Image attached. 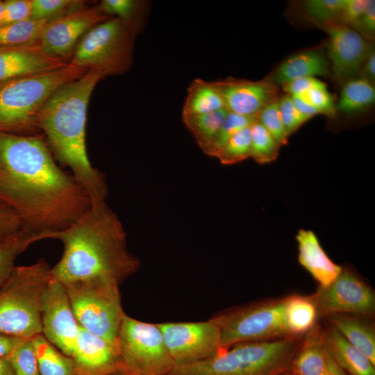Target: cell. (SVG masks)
Here are the masks:
<instances>
[{"label": "cell", "mask_w": 375, "mask_h": 375, "mask_svg": "<svg viewBox=\"0 0 375 375\" xmlns=\"http://www.w3.org/2000/svg\"><path fill=\"white\" fill-rule=\"evenodd\" d=\"M31 339L36 353L40 375H79L73 359L60 351L42 334Z\"/></svg>", "instance_id": "27"}, {"label": "cell", "mask_w": 375, "mask_h": 375, "mask_svg": "<svg viewBox=\"0 0 375 375\" xmlns=\"http://www.w3.org/2000/svg\"><path fill=\"white\" fill-rule=\"evenodd\" d=\"M251 157L259 164L269 163L278 156L281 147L256 119L251 126Z\"/></svg>", "instance_id": "32"}, {"label": "cell", "mask_w": 375, "mask_h": 375, "mask_svg": "<svg viewBox=\"0 0 375 375\" xmlns=\"http://www.w3.org/2000/svg\"><path fill=\"white\" fill-rule=\"evenodd\" d=\"M71 358L81 375H119L117 347L81 326Z\"/></svg>", "instance_id": "17"}, {"label": "cell", "mask_w": 375, "mask_h": 375, "mask_svg": "<svg viewBox=\"0 0 375 375\" xmlns=\"http://www.w3.org/2000/svg\"><path fill=\"white\" fill-rule=\"evenodd\" d=\"M375 101L374 85L364 78L348 80L342 88L336 110L353 114L366 110Z\"/></svg>", "instance_id": "28"}, {"label": "cell", "mask_w": 375, "mask_h": 375, "mask_svg": "<svg viewBox=\"0 0 375 375\" xmlns=\"http://www.w3.org/2000/svg\"><path fill=\"white\" fill-rule=\"evenodd\" d=\"M324 319L375 365L374 318L352 314H331Z\"/></svg>", "instance_id": "20"}, {"label": "cell", "mask_w": 375, "mask_h": 375, "mask_svg": "<svg viewBox=\"0 0 375 375\" xmlns=\"http://www.w3.org/2000/svg\"><path fill=\"white\" fill-rule=\"evenodd\" d=\"M0 199L41 240L69 227L91 208L87 192L57 165L39 134L0 132Z\"/></svg>", "instance_id": "1"}, {"label": "cell", "mask_w": 375, "mask_h": 375, "mask_svg": "<svg viewBox=\"0 0 375 375\" xmlns=\"http://www.w3.org/2000/svg\"><path fill=\"white\" fill-rule=\"evenodd\" d=\"M286 320L293 337L304 336L319 322L316 303L311 295L286 296Z\"/></svg>", "instance_id": "26"}, {"label": "cell", "mask_w": 375, "mask_h": 375, "mask_svg": "<svg viewBox=\"0 0 375 375\" xmlns=\"http://www.w3.org/2000/svg\"><path fill=\"white\" fill-rule=\"evenodd\" d=\"M135 38L119 18L110 17L83 36L69 63L106 76L124 74L133 65Z\"/></svg>", "instance_id": "9"}, {"label": "cell", "mask_w": 375, "mask_h": 375, "mask_svg": "<svg viewBox=\"0 0 375 375\" xmlns=\"http://www.w3.org/2000/svg\"><path fill=\"white\" fill-rule=\"evenodd\" d=\"M110 17H112L104 14L97 5L85 6L64 17L47 22L38 44L47 53L69 63L83 36Z\"/></svg>", "instance_id": "13"}, {"label": "cell", "mask_w": 375, "mask_h": 375, "mask_svg": "<svg viewBox=\"0 0 375 375\" xmlns=\"http://www.w3.org/2000/svg\"><path fill=\"white\" fill-rule=\"evenodd\" d=\"M97 6L104 14L119 18L135 37L143 31L150 8L144 0H102Z\"/></svg>", "instance_id": "25"}, {"label": "cell", "mask_w": 375, "mask_h": 375, "mask_svg": "<svg viewBox=\"0 0 375 375\" xmlns=\"http://www.w3.org/2000/svg\"><path fill=\"white\" fill-rule=\"evenodd\" d=\"M213 83L225 109L243 116L257 117L265 106L278 98V88L269 78L253 81L228 78Z\"/></svg>", "instance_id": "16"}, {"label": "cell", "mask_w": 375, "mask_h": 375, "mask_svg": "<svg viewBox=\"0 0 375 375\" xmlns=\"http://www.w3.org/2000/svg\"><path fill=\"white\" fill-rule=\"evenodd\" d=\"M47 21L29 19L0 26V49L38 43Z\"/></svg>", "instance_id": "29"}, {"label": "cell", "mask_w": 375, "mask_h": 375, "mask_svg": "<svg viewBox=\"0 0 375 375\" xmlns=\"http://www.w3.org/2000/svg\"><path fill=\"white\" fill-rule=\"evenodd\" d=\"M303 338L240 343L210 358L174 366L167 375H279L290 371Z\"/></svg>", "instance_id": "5"}, {"label": "cell", "mask_w": 375, "mask_h": 375, "mask_svg": "<svg viewBox=\"0 0 375 375\" xmlns=\"http://www.w3.org/2000/svg\"><path fill=\"white\" fill-rule=\"evenodd\" d=\"M69 62L44 52L38 43L0 49V83L62 68Z\"/></svg>", "instance_id": "18"}, {"label": "cell", "mask_w": 375, "mask_h": 375, "mask_svg": "<svg viewBox=\"0 0 375 375\" xmlns=\"http://www.w3.org/2000/svg\"><path fill=\"white\" fill-rule=\"evenodd\" d=\"M278 105L281 119L289 136L310 119L297 109L288 94L278 98Z\"/></svg>", "instance_id": "39"}, {"label": "cell", "mask_w": 375, "mask_h": 375, "mask_svg": "<svg viewBox=\"0 0 375 375\" xmlns=\"http://www.w3.org/2000/svg\"><path fill=\"white\" fill-rule=\"evenodd\" d=\"M369 0H345V3L337 22L352 26L364 13Z\"/></svg>", "instance_id": "43"}, {"label": "cell", "mask_w": 375, "mask_h": 375, "mask_svg": "<svg viewBox=\"0 0 375 375\" xmlns=\"http://www.w3.org/2000/svg\"><path fill=\"white\" fill-rule=\"evenodd\" d=\"M63 285L79 326L117 347L120 326L126 315L120 284L110 278H93Z\"/></svg>", "instance_id": "7"}, {"label": "cell", "mask_w": 375, "mask_h": 375, "mask_svg": "<svg viewBox=\"0 0 375 375\" xmlns=\"http://www.w3.org/2000/svg\"><path fill=\"white\" fill-rule=\"evenodd\" d=\"M6 24L31 19V0H5Z\"/></svg>", "instance_id": "42"}, {"label": "cell", "mask_w": 375, "mask_h": 375, "mask_svg": "<svg viewBox=\"0 0 375 375\" xmlns=\"http://www.w3.org/2000/svg\"><path fill=\"white\" fill-rule=\"evenodd\" d=\"M0 375H15V372L8 358H0Z\"/></svg>", "instance_id": "49"}, {"label": "cell", "mask_w": 375, "mask_h": 375, "mask_svg": "<svg viewBox=\"0 0 375 375\" xmlns=\"http://www.w3.org/2000/svg\"><path fill=\"white\" fill-rule=\"evenodd\" d=\"M322 326L326 347L345 375H375V365L361 351L327 322Z\"/></svg>", "instance_id": "21"}, {"label": "cell", "mask_w": 375, "mask_h": 375, "mask_svg": "<svg viewBox=\"0 0 375 375\" xmlns=\"http://www.w3.org/2000/svg\"><path fill=\"white\" fill-rule=\"evenodd\" d=\"M312 105L319 114L333 117L336 112V105L333 96L325 88H314L305 94L298 95Z\"/></svg>", "instance_id": "40"}, {"label": "cell", "mask_w": 375, "mask_h": 375, "mask_svg": "<svg viewBox=\"0 0 375 375\" xmlns=\"http://www.w3.org/2000/svg\"><path fill=\"white\" fill-rule=\"evenodd\" d=\"M322 319L331 314H352L374 318L375 293L360 276L342 267L335 279L326 287L318 286L311 294Z\"/></svg>", "instance_id": "12"}, {"label": "cell", "mask_w": 375, "mask_h": 375, "mask_svg": "<svg viewBox=\"0 0 375 375\" xmlns=\"http://www.w3.org/2000/svg\"><path fill=\"white\" fill-rule=\"evenodd\" d=\"M259 122L281 146L288 144L289 135L283 126L278 98L265 106L257 115Z\"/></svg>", "instance_id": "37"}, {"label": "cell", "mask_w": 375, "mask_h": 375, "mask_svg": "<svg viewBox=\"0 0 375 375\" xmlns=\"http://www.w3.org/2000/svg\"><path fill=\"white\" fill-rule=\"evenodd\" d=\"M119 375H167L174 363L157 324L125 315L117 339Z\"/></svg>", "instance_id": "10"}, {"label": "cell", "mask_w": 375, "mask_h": 375, "mask_svg": "<svg viewBox=\"0 0 375 375\" xmlns=\"http://www.w3.org/2000/svg\"><path fill=\"white\" fill-rule=\"evenodd\" d=\"M41 319L43 336L63 354L71 358L80 326L65 285L53 276L44 295Z\"/></svg>", "instance_id": "14"}, {"label": "cell", "mask_w": 375, "mask_h": 375, "mask_svg": "<svg viewBox=\"0 0 375 375\" xmlns=\"http://www.w3.org/2000/svg\"><path fill=\"white\" fill-rule=\"evenodd\" d=\"M251 126L239 131L226 142L216 157L222 164L233 165L251 157Z\"/></svg>", "instance_id": "34"}, {"label": "cell", "mask_w": 375, "mask_h": 375, "mask_svg": "<svg viewBox=\"0 0 375 375\" xmlns=\"http://www.w3.org/2000/svg\"><path fill=\"white\" fill-rule=\"evenodd\" d=\"M293 104L297 109L303 115L312 118L316 115H319V112L307 101L298 95H290Z\"/></svg>", "instance_id": "48"}, {"label": "cell", "mask_w": 375, "mask_h": 375, "mask_svg": "<svg viewBox=\"0 0 375 375\" xmlns=\"http://www.w3.org/2000/svg\"><path fill=\"white\" fill-rule=\"evenodd\" d=\"M31 19L51 21L76 11L85 6L82 0H31Z\"/></svg>", "instance_id": "33"}, {"label": "cell", "mask_w": 375, "mask_h": 375, "mask_svg": "<svg viewBox=\"0 0 375 375\" xmlns=\"http://www.w3.org/2000/svg\"><path fill=\"white\" fill-rule=\"evenodd\" d=\"M22 228V222L16 212L0 199V244Z\"/></svg>", "instance_id": "41"}, {"label": "cell", "mask_w": 375, "mask_h": 375, "mask_svg": "<svg viewBox=\"0 0 375 375\" xmlns=\"http://www.w3.org/2000/svg\"><path fill=\"white\" fill-rule=\"evenodd\" d=\"M362 67L364 75L362 78L367 79L373 84L375 80V52L372 47H371Z\"/></svg>", "instance_id": "47"}, {"label": "cell", "mask_w": 375, "mask_h": 375, "mask_svg": "<svg viewBox=\"0 0 375 375\" xmlns=\"http://www.w3.org/2000/svg\"><path fill=\"white\" fill-rule=\"evenodd\" d=\"M44 259L15 266L0 284V333L24 339L42 334V307L52 278Z\"/></svg>", "instance_id": "6"}, {"label": "cell", "mask_w": 375, "mask_h": 375, "mask_svg": "<svg viewBox=\"0 0 375 375\" xmlns=\"http://www.w3.org/2000/svg\"><path fill=\"white\" fill-rule=\"evenodd\" d=\"M225 108L222 98L213 82L196 78L188 89L182 119L205 115Z\"/></svg>", "instance_id": "24"}, {"label": "cell", "mask_w": 375, "mask_h": 375, "mask_svg": "<svg viewBox=\"0 0 375 375\" xmlns=\"http://www.w3.org/2000/svg\"><path fill=\"white\" fill-rule=\"evenodd\" d=\"M298 260L320 287L330 285L340 273L342 267L335 264L322 247L313 231L300 229L296 235Z\"/></svg>", "instance_id": "19"}, {"label": "cell", "mask_w": 375, "mask_h": 375, "mask_svg": "<svg viewBox=\"0 0 375 375\" xmlns=\"http://www.w3.org/2000/svg\"><path fill=\"white\" fill-rule=\"evenodd\" d=\"M329 74V63L320 50L295 53L283 60L268 78L277 86L303 77L325 76Z\"/></svg>", "instance_id": "23"}, {"label": "cell", "mask_w": 375, "mask_h": 375, "mask_svg": "<svg viewBox=\"0 0 375 375\" xmlns=\"http://www.w3.org/2000/svg\"><path fill=\"white\" fill-rule=\"evenodd\" d=\"M345 0H308L303 3L308 15L322 24L337 22Z\"/></svg>", "instance_id": "38"}, {"label": "cell", "mask_w": 375, "mask_h": 375, "mask_svg": "<svg viewBox=\"0 0 375 375\" xmlns=\"http://www.w3.org/2000/svg\"><path fill=\"white\" fill-rule=\"evenodd\" d=\"M279 375H294V374L290 371H287V372L280 374Z\"/></svg>", "instance_id": "51"}, {"label": "cell", "mask_w": 375, "mask_h": 375, "mask_svg": "<svg viewBox=\"0 0 375 375\" xmlns=\"http://www.w3.org/2000/svg\"><path fill=\"white\" fill-rule=\"evenodd\" d=\"M106 76L89 69L62 86L45 102L38 115V126L47 137L54 157L70 169L87 192L91 206L106 203L108 190L103 174L90 162L85 140L87 110L98 82Z\"/></svg>", "instance_id": "3"}, {"label": "cell", "mask_w": 375, "mask_h": 375, "mask_svg": "<svg viewBox=\"0 0 375 375\" xmlns=\"http://www.w3.org/2000/svg\"><path fill=\"white\" fill-rule=\"evenodd\" d=\"M157 325L174 366L202 361L224 350L219 328L211 319Z\"/></svg>", "instance_id": "11"}, {"label": "cell", "mask_w": 375, "mask_h": 375, "mask_svg": "<svg viewBox=\"0 0 375 375\" xmlns=\"http://www.w3.org/2000/svg\"><path fill=\"white\" fill-rule=\"evenodd\" d=\"M15 375H40L38 359L31 338L24 339L8 358Z\"/></svg>", "instance_id": "36"}, {"label": "cell", "mask_w": 375, "mask_h": 375, "mask_svg": "<svg viewBox=\"0 0 375 375\" xmlns=\"http://www.w3.org/2000/svg\"><path fill=\"white\" fill-rule=\"evenodd\" d=\"M289 95H301L314 88H325L327 85L316 77H303L282 85Z\"/></svg>", "instance_id": "44"}, {"label": "cell", "mask_w": 375, "mask_h": 375, "mask_svg": "<svg viewBox=\"0 0 375 375\" xmlns=\"http://www.w3.org/2000/svg\"><path fill=\"white\" fill-rule=\"evenodd\" d=\"M353 29L362 33L365 38H372L375 32V1L369 0L368 5L358 22L351 26Z\"/></svg>", "instance_id": "45"}, {"label": "cell", "mask_w": 375, "mask_h": 375, "mask_svg": "<svg viewBox=\"0 0 375 375\" xmlns=\"http://www.w3.org/2000/svg\"><path fill=\"white\" fill-rule=\"evenodd\" d=\"M49 238L63 245L61 258L51 268L52 276L62 284L93 278L121 284L140 266L128 250L122 222L106 203L91 206L72 225Z\"/></svg>", "instance_id": "2"}, {"label": "cell", "mask_w": 375, "mask_h": 375, "mask_svg": "<svg viewBox=\"0 0 375 375\" xmlns=\"http://www.w3.org/2000/svg\"><path fill=\"white\" fill-rule=\"evenodd\" d=\"M40 236L22 228L0 244V284L15 268L17 257L31 244L39 240Z\"/></svg>", "instance_id": "31"}, {"label": "cell", "mask_w": 375, "mask_h": 375, "mask_svg": "<svg viewBox=\"0 0 375 375\" xmlns=\"http://www.w3.org/2000/svg\"><path fill=\"white\" fill-rule=\"evenodd\" d=\"M211 319L219 328L224 349L240 343L293 337L287 325L286 297L233 308Z\"/></svg>", "instance_id": "8"}, {"label": "cell", "mask_w": 375, "mask_h": 375, "mask_svg": "<svg viewBox=\"0 0 375 375\" xmlns=\"http://www.w3.org/2000/svg\"><path fill=\"white\" fill-rule=\"evenodd\" d=\"M6 24L5 0H0V26Z\"/></svg>", "instance_id": "50"}, {"label": "cell", "mask_w": 375, "mask_h": 375, "mask_svg": "<svg viewBox=\"0 0 375 375\" xmlns=\"http://www.w3.org/2000/svg\"><path fill=\"white\" fill-rule=\"evenodd\" d=\"M257 117L243 116L228 112L221 128L206 154L217 157L226 142L237 132L250 126Z\"/></svg>", "instance_id": "35"}, {"label": "cell", "mask_w": 375, "mask_h": 375, "mask_svg": "<svg viewBox=\"0 0 375 375\" xmlns=\"http://www.w3.org/2000/svg\"><path fill=\"white\" fill-rule=\"evenodd\" d=\"M228 113L224 108L210 113L182 119L204 153L207 152Z\"/></svg>", "instance_id": "30"}, {"label": "cell", "mask_w": 375, "mask_h": 375, "mask_svg": "<svg viewBox=\"0 0 375 375\" xmlns=\"http://www.w3.org/2000/svg\"><path fill=\"white\" fill-rule=\"evenodd\" d=\"M322 25L329 36L328 56L334 78L344 83L358 72L371 47L360 33L349 26L335 22Z\"/></svg>", "instance_id": "15"}, {"label": "cell", "mask_w": 375, "mask_h": 375, "mask_svg": "<svg viewBox=\"0 0 375 375\" xmlns=\"http://www.w3.org/2000/svg\"><path fill=\"white\" fill-rule=\"evenodd\" d=\"M24 338L0 333V358H8Z\"/></svg>", "instance_id": "46"}, {"label": "cell", "mask_w": 375, "mask_h": 375, "mask_svg": "<svg viewBox=\"0 0 375 375\" xmlns=\"http://www.w3.org/2000/svg\"><path fill=\"white\" fill-rule=\"evenodd\" d=\"M87 71L69 63L60 69L0 83V132L38 135V115L45 102L58 89Z\"/></svg>", "instance_id": "4"}, {"label": "cell", "mask_w": 375, "mask_h": 375, "mask_svg": "<svg viewBox=\"0 0 375 375\" xmlns=\"http://www.w3.org/2000/svg\"><path fill=\"white\" fill-rule=\"evenodd\" d=\"M328 357L323 326L318 322L303 336L290 372L294 375H323L328 372Z\"/></svg>", "instance_id": "22"}, {"label": "cell", "mask_w": 375, "mask_h": 375, "mask_svg": "<svg viewBox=\"0 0 375 375\" xmlns=\"http://www.w3.org/2000/svg\"><path fill=\"white\" fill-rule=\"evenodd\" d=\"M323 375H330V374L327 372L326 373H325Z\"/></svg>", "instance_id": "52"}]
</instances>
